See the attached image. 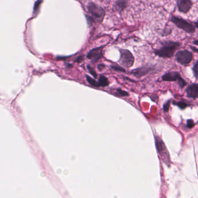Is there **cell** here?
Here are the masks:
<instances>
[{"mask_svg": "<svg viewBox=\"0 0 198 198\" xmlns=\"http://www.w3.org/2000/svg\"><path fill=\"white\" fill-rule=\"evenodd\" d=\"M159 48L155 49V55L162 58H170L174 56L176 50L181 46V43L174 41H163L160 43Z\"/></svg>", "mask_w": 198, "mask_h": 198, "instance_id": "1", "label": "cell"}, {"mask_svg": "<svg viewBox=\"0 0 198 198\" xmlns=\"http://www.w3.org/2000/svg\"><path fill=\"white\" fill-rule=\"evenodd\" d=\"M87 9L90 18L94 24H101L105 16V11L102 7L93 2H89L87 5Z\"/></svg>", "mask_w": 198, "mask_h": 198, "instance_id": "2", "label": "cell"}, {"mask_svg": "<svg viewBox=\"0 0 198 198\" xmlns=\"http://www.w3.org/2000/svg\"><path fill=\"white\" fill-rule=\"evenodd\" d=\"M170 21L178 28L183 30L186 33L193 34L196 31V28L193 24L181 17L172 16L170 18Z\"/></svg>", "mask_w": 198, "mask_h": 198, "instance_id": "3", "label": "cell"}, {"mask_svg": "<svg viewBox=\"0 0 198 198\" xmlns=\"http://www.w3.org/2000/svg\"><path fill=\"white\" fill-rule=\"evenodd\" d=\"M163 82H177L180 88H183L187 84L186 81L181 77L180 73L176 71L166 73L162 76Z\"/></svg>", "mask_w": 198, "mask_h": 198, "instance_id": "4", "label": "cell"}, {"mask_svg": "<svg viewBox=\"0 0 198 198\" xmlns=\"http://www.w3.org/2000/svg\"><path fill=\"white\" fill-rule=\"evenodd\" d=\"M120 57L119 60V63L127 68L132 67L134 63L135 58L132 54L126 49H119Z\"/></svg>", "mask_w": 198, "mask_h": 198, "instance_id": "5", "label": "cell"}, {"mask_svg": "<svg viewBox=\"0 0 198 198\" xmlns=\"http://www.w3.org/2000/svg\"><path fill=\"white\" fill-rule=\"evenodd\" d=\"M176 61L184 66H188L193 60V55L190 51L184 49L177 51L175 54Z\"/></svg>", "mask_w": 198, "mask_h": 198, "instance_id": "6", "label": "cell"}, {"mask_svg": "<svg viewBox=\"0 0 198 198\" xmlns=\"http://www.w3.org/2000/svg\"><path fill=\"white\" fill-rule=\"evenodd\" d=\"M105 46H102L91 49L87 54V58L92 62L96 63L103 56V49Z\"/></svg>", "mask_w": 198, "mask_h": 198, "instance_id": "7", "label": "cell"}, {"mask_svg": "<svg viewBox=\"0 0 198 198\" xmlns=\"http://www.w3.org/2000/svg\"><path fill=\"white\" fill-rule=\"evenodd\" d=\"M154 69L155 68L152 66L145 65L131 70L130 71V74L137 78H141L146 76Z\"/></svg>", "mask_w": 198, "mask_h": 198, "instance_id": "8", "label": "cell"}, {"mask_svg": "<svg viewBox=\"0 0 198 198\" xmlns=\"http://www.w3.org/2000/svg\"><path fill=\"white\" fill-rule=\"evenodd\" d=\"M176 2L178 11L184 13L189 12L193 6V2L189 0H178Z\"/></svg>", "mask_w": 198, "mask_h": 198, "instance_id": "9", "label": "cell"}, {"mask_svg": "<svg viewBox=\"0 0 198 198\" xmlns=\"http://www.w3.org/2000/svg\"><path fill=\"white\" fill-rule=\"evenodd\" d=\"M186 96L188 98L197 99L198 97V84L192 83L189 85L185 90Z\"/></svg>", "mask_w": 198, "mask_h": 198, "instance_id": "10", "label": "cell"}, {"mask_svg": "<svg viewBox=\"0 0 198 198\" xmlns=\"http://www.w3.org/2000/svg\"><path fill=\"white\" fill-rule=\"evenodd\" d=\"M128 2L124 0H117L115 1L114 2L113 7L115 10L117 12L121 13L123 12L127 6Z\"/></svg>", "mask_w": 198, "mask_h": 198, "instance_id": "11", "label": "cell"}, {"mask_svg": "<svg viewBox=\"0 0 198 198\" xmlns=\"http://www.w3.org/2000/svg\"><path fill=\"white\" fill-rule=\"evenodd\" d=\"M112 93L117 97H127L129 96V93L127 91L123 90L120 88L113 89Z\"/></svg>", "mask_w": 198, "mask_h": 198, "instance_id": "12", "label": "cell"}, {"mask_svg": "<svg viewBox=\"0 0 198 198\" xmlns=\"http://www.w3.org/2000/svg\"><path fill=\"white\" fill-rule=\"evenodd\" d=\"M98 82L99 87H107L110 84V82H109V79L106 76L102 74L99 76Z\"/></svg>", "mask_w": 198, "mask_h": 198, "instance_id": "13", "label": "cell"}, {"mask_svg": "<svg viewBox=\"0 0 198 198\" xmlns=\"http://www.w3.org/2000/svg\"><path fill=\"white\" fill-rule=\"evenodd\" d=\"M85 78H86L87 82H88V84L90 85H91L92 87H95V88H99L98 81L95 80V79H93L91 77H90V76H88L87 74L85 75Z\"/></svg>", "mask_w": 198, "mask_h": 198, "instance_id": "14", "label": "cell"}, {"mask_svg": "<svg viewBox=\"0 0 198 198\" xmlns=\"http://www.w3.org/2000/svg\"><path fill=\"white\" fill-rule=\"evenodd\" d=\"M173 105L177 106L180 109L184 110L188 106V104L184 101H173L172 102Z\"/></svg>", "mask_w": 198, "mask_h": 198, "instance_id": "15", "label": "cell"}, {"mask_svg": "<svg viewBox=\"0 0 198 198\" xmlns=\"http://www.w3.org/2000/svg\"><path fill=\"white\" fill-rule=\"evenodd\" d=\"M110 68L112 70L116 71H119V72H123V73H126V70L124 68L121 66L120 65H112L110 66Z\"/></svg>", "mask_w": 198, "mask_h": 198, "instance_id": "16", "label": "cell"}, {"mask_svg": "<svg viewBox=\"0 0 198 198\" xmlns=\"http://www.w3.org/2000/svg\"><path fill=\"white\" fill-rule=\"evenodd\" d=\"M87 69L88 71V72L93 76L94 79H96L98 77V74L96 72V71L93 69V68L90 65H87Z\"/></svg>", "mask_w": 198, "mask_h": 198, "instance_id": "17", "label": "cell"}, {"mask_svg": "<svg viewBox=\"0 0 198 198\" xmlns=\"http://www.w3.org/2000/svg\"><path fill=\"white\" fill-rule=\"evenodd\" d=\"M198 60H197L194 63V65L192 68V71L194 73V76L196 80H198Z\"/></svg>", "mask_w": 198, "mask_h": 198, "instance_id": "18", "label": "cell"}, {"mask_svg": "<svg viewBox=\"0 0 198 198\" xmlns=\"http://www.w3.org/2000/svg\"><path fill=\"white\" fill-rule=\"evenodd\" d=\"M170 103H171V100L169 99L168 101H167L164 104L163 106V110L164 112H168L170 109Z\"/></svg>", "mask_w": 198, "mask_h": 198, "instance_id": "19", "label": "cell"}, {"mask_svg": "<svg viewBox=\"0 0 198 198\" xmlns=\"http://www.w3.org/2000/svg\"><path fill=\"white\" fill-rule=\"evenodd\" d=\"M195 126V123L193 120L192 119H189L186 121V127L187 128H193Z\"/></svg>", "mask_w": 198, "mask_h": 198, "instance_id": "20", "label": "cell"}, {"mask_svg": "<svg viewBox=\"0 0 198 198\" xmlns=\"http://www.w3.org/2000/svg\"><path fill=\"white\" fill-rule=\"evenodd\" d=\"M106 66L103 63H101V64H98V66H97V69L99 71H101V70H103L104 69H105Z\"/></svg>", "mask_w": 198, "mask_h": 198, "instance_id": "21", "label": "cell"}, {"mask_svg": "<svg viewBox=\"0 0 198 198\" xmlns=\"http://www.w3.org/2000/svg\"><path fill=\"white\" fill-rule=\"evenodd\" d=\"M83 60H84V56L80 55L75 59V62H76L77 63H80V62H82Z\"/></svg>", "mask_w": 198, "mask_h": 198, "instance_id": "22", "label": "cell"}, {"mask_svg": "<svg viewBox=\"0 0 198 198\" xmlns=\"http://www.w3.org/2000/svg\"><path fill=\"white\" fill-rule=\"evenodd\" d=\"M198 40H197V39H196L195 40H194V42H193V44H195L196 46H198Z\"/></svg>", "mask_w": 198, "mask_h": 198, "instance_id": "23", "label": "cell"}, {"mask_svg": "<svg viewBox=\"0 0 198 198\" xmlns=\"http://www.w3.org/2000/svg\"><path fill=\"white\" fill-rule=\"evenodd\" d=\"M191 48L192 49V50H193L194 51H195V52H198V49H197V48H192V47H191Z\"/></svg>", "mask_w": 198, "mask_h": 198, "instance_id": "24", "label": "cell"}]
</instances>
